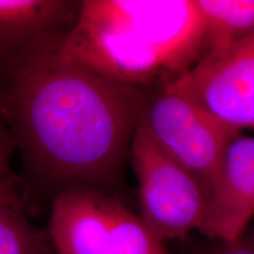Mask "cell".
I'll return each mask as SVG.
<instances>
[{
  "instance_id": "obj_1",
  "label": "cell",
  "mask_w": 254,
  "mask_h": 254,
  "mask_svg": "<svg viewBox=\"0 0 254 254\" xmlns=\"http://www.w3.org/2000/svg\"><path fill=\"white\" fill-rule=\"evenodd\" d=\"M5 122L25 174L51 195L74 187L112 193L150 92L66 58L34 57L0 82Z\"/></svg>"
},
{
  "instance_id": "obj_2",
  "label": "cell",
  "mask_w": 254,
  "mask_h": 254,
  "mask_svg": "<svg viewBox=\"0 0 254 254\" xmlns=\"http://www.w3.org/2000/svg\"><path fill=\"white\" fill-rule=\"evenodd\" d=\"M206 51L194 0H84L60 53L147 92L163 88Z\"/></svg>"
},
{
  "instance_id": "obj_3",
  "label": "cell",
  "mask_w": 254,
  "mask_h": 254,
  "mask_svg": "<svg viewBox=\"0 0 254 254\" xmlns=\"http://www.w3.org/2000/svg\"><path fill=\"white\" fill-rule=\"evenodd\" d=\"M47 233L58 254H167L140 215L112 193L88 187L53 196Z\"/></svg>"
},
{
  "instance_id": "obj_4",
  "label": "cell",
  "mask_w": 254,
  "mask_h": 254,
  "mask_svg": "<svg viewBox=\"0 0 254 254\" xmlns=\"http://www.w3.org/2000/svg\"><path fill=\"white\" fill-rule=\"evenodd\" d=\"M139 125L161 151L194 177L206 200L228 145L241 134L198 104L165 88L148 95Z\"/></svg>"
},
{
  "instance_id": "obj_5",
  "label": "cell",
  "mask_w": 254,
  "mask_h": 254,
  "mask_svg": "<svg viewBox=\"0 0 254 254\" xmlns=\"http://www.w3.org/2000/svg\"><path fill=\"white\" fill-rule=\"evenodd\" d=\"M129 160L138 182L140 217L161 240L185 238L204 220L206 196L192 174L155 145L139 125Z\"/></svg>"
},
{
  "instance_id": "obj_6",
  "label": "cell",
  "mask_w": 254,
  "mask_h": 254,
  "mask_svg": "<svg viewBox=\"0 0 254 254\" xmlns=\"http://www.w3.org/2000/svg\"><path fill=\"white\" fill-rule=\"evenodd\" d=\"M163 88L192 100L232 128L254 129V34L206 51Z\"/></svg>"
},
{
  "instance_id": "obj_7",
  "label": "cell",
  "mask_w": 254,
  "mask_h": 254,
  "mask_svg": "<svg viewBox=\"0 0 254 254\" xmlns=\"http://www.w3.org/2000/svg\"><path fill=\"white\" fill-rule=\"evenodd\" d=\"M80 7L75 0H0V82L23 63L60 49Z\"/></svg>"
},
{
  "instance_id": "obj_8",
  "label": "cell",
  "mask_w": 254,
  "mask_h": 254,
  "mask_svg": "<svg viewBox=\"0 0 254 254\" xmlns=\"http://www.w3.org/2000/svg\"><path fill=\"white\" fill-rule=\"evenodd\" d=\"M253 217L254 136L240 134L225 152L199 231L219 243H234Z\"/></svg>"
},
{
  "instance_id": "obj_9",
  "label": "cell",
  "mask_w": 254,
  "mask_h": 254,
  "mask_svg": "<svg viewBox=\"0 0 254 254\" xmlns=\"http://www.w3.org/2000/svg\"><path fill=\"white\" fill-rule=\"evenodd\" d=\"M51 245L49 233L28 218L18 179L0 168V254H50Z\"/></svg>"
},
{
  "instance_id": "obj_10",
  "label": "cell",
  "mask_w": 254,
  "mask_h": 254,
  "mask_svg": "<svg viewBox=\"0 0 254 254\" xmlns=\"http://www.w3.org/2000/svg\"><path fill=\"white\" fill-rule=\"evenodd\" d=\"M194 1L204 21L206 51L227 46L254 34V0Z\"/></svg>"
},
{
  "instance_id": "obj_11",
  "label": "cell",
  "mask_w": 254,
  "mask_h": 254,
  "mask_svg": "<svg viewBox=\"0 0 254 254\" xmlns=\"http://www.w3.org/2000/svg\"><path fill=\"white\" fill-rule=\"evenodd\" d=\"M14 151V142L5 122L4 101L0 93V168L11 170L9 160Z\"/></svg>"
},
{
  "instance_id": "obj_12",
  "label": "cell",
  "mask_w": 254,
  "mask_h": 254,
  "mask_svg": "<svg viewBox=\"0 0 254 254\" xmlns=\"http://www.w3.org/2000/svg\"><path fill=\"white\" fill-rule=\"evenodd\" d=\"M205 254H254V238L245 239L243 237L234 243H219Z\"/></svg>"
}]
</instances>
